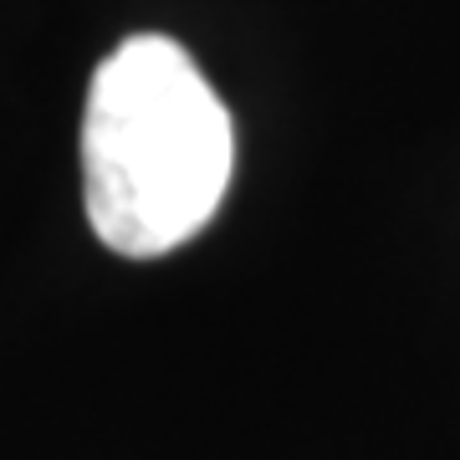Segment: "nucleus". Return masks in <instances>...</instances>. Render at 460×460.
<instances>
[{
  "instance_id": "1",
  "label": "nucleus",
  "mask_w": 460,
  "mask_h": 460,
  "mask_svg": "<svg viewBox=\"0 0 460 460\" xmlns=\"http://www.w3.org/2000/svg\"><path fill=\"white\" fill-rule=\"evenodd\" d=\"M235 174V123L195 57L128 36L93 72L83 113V205L108 251L169 256L215 220Z\"/></svg>"
}]
</instances>
